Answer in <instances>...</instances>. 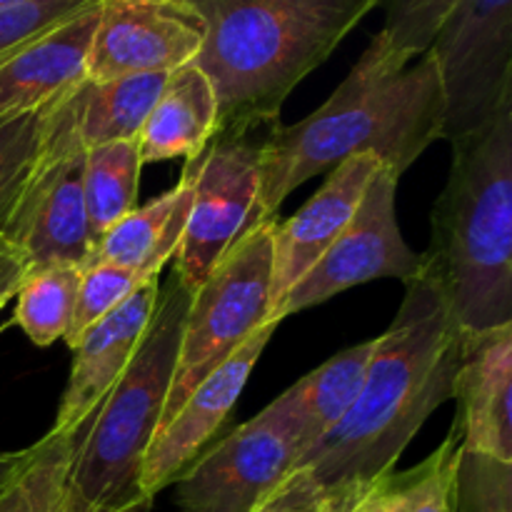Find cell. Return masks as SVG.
Wrapping results in <instances>:
<instances>
[{"instance_id":"cell-34","label":"cell","mask_w":512,"mask_h":512,"mask_svg":"<svg viewBox=\"0 0 512 512\" xmlns=\"http://www.w3.org/2000/svg\"><path fill=\"white\" fill-rule=\"evenodd\" d=\"M23 475H20V480L13 485V488H8L3 495H0V512H30L28 488H25Z\"/></svg>"},{"instance_id":"cell-1","label":"cell","mask_w":512,"mask_h":512,"mask_svg":"<svg viewBox=\"0 0 512 512\" xmlns=\"http://www.w3.org/2000/svg\"><path fill=\"white\" fill-rule=\"evenodd\" d=\"M460 333L438 273L405 283L390 328L375 338L358 398L345 418L298 460L330 512H343L360 490L395 470L425 420L453 398Z\"/></svg>"},{"instance_id":"cell-5","label":"cell","mask_w":512,"mask_h":512,"mask_svg":"<svg viewBox=\"0 0 512 512\" xmlns=\"http://www.w3.org/2000/svg\"><path fill=\"white\" fill-rule=\"evenodd\" d=\"M193 293L170 278L118 383L80 428L68 465V490L85 510H118L143 500V460L160 428Z\"/></svg>"},{"instance_id":"cell-22","label":"cell","mask_w":512,"mask_h":512,"mask_svg":"<svg viewBox=\"0 0 512 512\" xmlns=\"http://www.w3.org/2000/svg\"><path fill=\"white\" fill-rule=\"evenodd\" d=\"M458 453L460 438L450 428L448 438L423 463L385 473L360 490L343 512H453Z\"/></svg>"},{"instance_id":"cell-6","label":"cell","mask_w":512,"mask_h":512,"mask_svg":"<svg viewBox=\"0 0 512 512\" xmlns=\"http://www.w3.org/2000/svg\"><path fill=\"white\" fill-rule=\"evenodd\" d=\"M273 225L275 218L255 225L190 298L160 428L210 373L273 323Z\"/></svg>"},{"instance_id":"cell-18","label":"cell","mask_w":512,"mask_h":512,"mask_svg":"<svg viewBox=\"0 0 512 512\" xmlns=\"http://www.w3.org/2000/svg\"><path fill=\"white\" fill-rule=\"evenodd\" d=\"M373 345L375 338L340 350L265 408L290 435L298 460L345 418L360 393Z\"/></svg>"},{"instance_id":"cell-31","label":"cell","mask_w":512,"mask_h":512,"mask_svg":"<svg viewBox=\"0 0 512 512\" xmlns=\"http://www.w3.org/2000/svg\"><path fill=\"white\" fill-rule=\"evenodd\" d=\"M255 512H330L320 490L295 470Z\"/></svg>"},{"instance_id":"cell-21","label":"cell","mask_w":512,"mask_h":512,"mask_svg":"<svg viewBox=\"0 0 512 512\" xmlns=\"http://www.w3.org/2000/svg\"><path fill=\"white\" fill-rule=\"evenodd\" d=\"M170 75V73H168ZM168 75H128L115 80L83 78L65 93L73 128L85 150L118 140H138Z\"/></svg>"},{"instance_id":"cell-26","label":"cell","mask_w":512,"mask_h":512,"mask_svg":"<svg viewBox=\"0 0 512 512\" xmlns=\"http://www.w3.org/2000/svg\"><path fill=\"white\" fill-rule=\"evenodd\" d=\"M48 105L0 123V240L33 178L45 143Z\"/></svg>"},{"instance_id":"cell-12","label":"cell","mask_w":512,"mask_h":512,"mask_svg":"<svg viewBox=\"0 0 512 512\" xmlns=\"http://www.w3.org/2000/svg\"><path fill=\"white\" fill-rule=\"evenodd\" d=\"M203 40L205 23L193 0H100L85 78L168 75L193 63Z\"/></svg>"},{"instance_id":"cell-30","label":"cell","mask_w":512,"mask_h":512,"mask_svg":"<svg viewBox=\"0 0 512 512\" xmlns=\"http://www.w3.org/2000/svg\"><path fill=\"white\" fill-rule=\"evenodd\" d=\"M93 3L98 0H40L23 8L0 10V60L75 18Z\"/></svg>"},{"instance_id":"cell-36","label":"cell","mask_w":512,"mask_h":512,"mask_svg":"<svg viewBox=\"0 0 512 512\" xmlns=\"http://www.w3.org/2000/svg\"><path fill=\"white\" fill-rule=\"evenodd\" d=\"M5 248V243H3V240H0V250H3Z\"/></svg>"},{"instance_id":"cell-25","label":"cell","mask_w":512,"mask_h":512,"mask_svg":"<svg viewBox=\"0 0 512 512\" xmlns=\"http://www.w3.org/2000/svg\"><path fill=\"white\" fill-rule=\"evenodd\" d=\"M78 433H48L33 445V458H30L23 475L30 512H93L78 505V500L70 495L68 480H65ZM105 512H153V500L143 498L138 503L125 505V508Z\"/></svg>"},{"instance_id":"cell-14","label":"cell","mask_w":512,"mask_h":512,"mask_svg":"<svg viewBox=\"0 0 512 512\" xmlns=\"http://www.w3.org/2000/svg\"><path fill=\"white\" fill-rule=\"evenodd\" d=\"M453 400L460 448L512 463V325L460 333Z\"/></svg>"},{"instance_id":"cell-2","label":"cell","mask_w":512,"mask_h":512,"mask_svg":"<svg viewBox=\"0 0 512 512\" xmlns=\"http://www.w3.org/2000/svg\"><path fill=\"white\" fill-rule=\"evenodd\" d=\"M445 95L433 55L410 60L378 33L315 113L268 125L260 140V213L275 218L295 188L335 165L370 155L403 175L443 138Z\"/></svg>"},{"instance_id":"cell-27","label":"cell","mask_w":512,"mask_h":512,"mask_svg":"<svg viewBox=\"0 0 512 512\" xmlns=\"http://www.w3.org/2000/svg\"><path fill=\"white\" fill-rule=\"evenodd\" d=\"M145 280L150 278H143V275L133 273L128 268H120V265L90 263L88 268H83L78 295H75L73 318H70V328L65 333L68 348L78 343L85 330L93 328L108 313H113Z\"/></svg>"},{"instance_id":"cell-16","label":"cell","mask_w":512,"mask_h":512,"mask_svg":"<svg viewBox=\"0 0 512 512\" xmlns=\"http://www.w3.org/2000/svg\"><path fill=\"white\" fill-rule=\"evenodd\" d=\"M380 160L355 155L335 165L318 193L293 215L273 225V310L285 293L298 283L300 275L333 245L353 220Z\"/></svg>"},{"instance_id":"cell-24","label":"cell","mask_w":512,"mask_h":512,"mask_svg":"<svg viewBox=\"0 0 512 512\" xmlns=\"http://www.w3.org/2000/svg\"><path fill=\"white\" fill-rule=\"evenodd\" d=\"M80 268L55 265V268L25 273L15 290L13 323L40 348L65 340L73 318L75 295L80 285Z\"/></svg>"},{"instance_id":"cell-35","label":"cell","mask_w":512,"mask_h":512,"mask_svg":"<svg viewBox=\"0 0 512 512\" xmlns=\"http://www.w3.org/2000/svg\"><path fill=\"white\" fill-rule=\"evenodd\" d=\"M33 3H40V0H0V10L23 8V5H33Z\"/></svg>"},{"instance_id":"cell-11","label":"cell","mask_w":512,"mask_h":512,"mask_svg":"<svg viewBox=\"0 0 512 512\" xmlns=\"http://www.w3.org/2000/svg\"><path fill=\"white\" fill-rule=\"evenodd\" d=\"M298 448L263 410L200 453L175 480L180 512H255L295 473Z\"/></svg>"},{"instance_id":"cell-4","label":"cell","mask_w":512,"mask_h":512,"mask_svg":"<svg viewBox=\"0 0 512 512\" xmlns=\"http://www.w3.org/2000/svg\"><path fill=\"white\" fill-rule=\"evenodd\" d=\"M448 183L430 215V248L463 333L512 325V100L453 140Z\"/></svg>"},{"instance_id":"cell-13","label":"cell","mask_w":512,"mask_h":512,"mask_svg":"<svg viewBox=\"0 0 512 512\" xmlns=\"http://www.w3.org/2000/svg\"><path fill=\"white\" fill-rule=\"evenodd\" d=\"M278 323H270L248 340L238 353L230 355L215 373H210L190 398L180 405L178 413L155 433L140 473V490L153 500L160 490L173 485L200 455L203 445L218 433L228 420L230 410L238 403L255 363L273 340Z\"/></svg>"},{"instance_id":"cell-29","label":"cell","mask_w":512,"mask_h":512,"mask_svg":"<svg viewBox=\"0 0 512 512\" xmlns=\"http://www.w3.org/2000/svg\"><path fill=\"white\" fill-rule=\"evenodd\" d=\"M458 0H383L385 20L380 38L405 58L415 60L428 53L435 33Z\"/></svg>"},{"instance_id":"cell-17","label":"cell","mask_w":512,"mask_h":512,"mask_svg":"<svg viewBox=\"0 0 512 512\" xmlns=\"http://www.w3.org/2000/svg\"><path fill=\"white\" fill-rule=\"evenodd\" d=\"M100 0L0 60V123L45 108L85 78Z\"/></svg>"},{"instance_id":"cell-23","label":"cell","mask_w":512,"mask_h":512,"mask_svg":"<svg viewBox=\"0 0 512 512\" xmlns=\"http://www.w3.org/2000/svg\"><path fill=\"white\" fill-rule=\"evenodd\" d=\"M140 170L143 163L135 140H118L85 150L83 195L93 245L130 210L138 208Z\"/></svg>"},{"instance_id":"cell-28","label":"cell","mask_w":512,"mask_h":512,"mask_svg":"<svg viewBox=\"0 0 512 512\" xmlns=\"http://www.w3.org/2000/svg\"><path fill=\"white\" fill-rule=\"evenodd\" d=\"M453 512H512V463L460 448Z\"/></svg>"},{"instance_id":"cell-3","label":"cell","mask_w":512,"mask_h":512,"mask_svg":"<svg viewBox=\"0 0 512 512\" xmlns=\"http://www.w3.org/2000/svg\"><path fill=\"white\" fill-rule=\"evenodd\" d=\"M383 0H193L205 40L193 60L218 100V130L278 123L285 98Z\"/></svg>"},{"instance_id":"cell-37","label":"cell","mask_w":512,"mask_h":512,"mask_svg":"<svg viewBox=\"0 0 512 512\" xmlns=\"http://www.w3.org/2000/svg\"><path fill=\"white\" fill-rule=\"evenodd\" d=\"M175 3H188V0H175Z\"/></svg>"},{"instance_id":"cell-9","label":"cell","mask_w":512,"mask_h":512,"mask_svg":"<svg viewBox=\"0 0 512 512\" xmlns=\"http://www.w3.org/2000/svg\"><path fill=\"white\" fill-rule=\"evenodd\" d=\"M445 140L475 133L512 100V0H458L435 33Z\"/></svg>"},{"instance_id":"cell-10","label":"cell","mask_w":512,"mask_h":512,"mask_svg":"<svg viewBox=\"0 0 512 512\" xmlns=\"http://www.w3.org/2000/svg\"><path fill=\"white\" fill-rule=\"evenodd\" d=\"M398 180L395 170L380 165L353 220L315 260L313 268L305 270L298 283L280 298L273 310V323L325 303L355 285L380 278L410 283L423 270V253H415L400 233L395 215Z\"/></svg>"},{"instance_id":"cell-33","label":"cell","mask_w":512,"mask_h":512,"mask_svg":"<svg viewBox=\"0 0 512 512\" xmlns=\"http://www.w3.org/2000/svg\"><path fill=\"white\" fill-rule=\"evenodd\" d=\"M30 458H33V445L25 450H15V453H0V495L18 483Z\"/></svg>"},{"instance_id":"cell-8","label":"cell","mask_w":512,"mask_h":512,"mask_svg":"<svg viewBox=\"0 0 512 512\" xmlns=\"http://www.w3.org/2000/svg\"><path fill=\"white\" fill-rule=\"evenodd\" d=\"M260 130L215 133L185 163L193 183L188 223L175 253V278L195 293L220 260L263 220L260 213Z\"/></svg>"},{"instance_id":"cell-15","label":"cell","mask_w":512,"mask_h":512,"mask_svg":"<svg viewBox=\"0 0 512 512\" xmlns=\"http://www.w3.org/2000/svg\"><path fill=\"white\" fill-rule=\"evenodd\" d=\"M158 293L160 278L145 280L113 313L80 335L78 343L70 348L73 365L50 433L73 435L93 418L98 405L133 360L158 303Z\"/></svg>"},{"instance_id":"cell-19","label":"cell","mask_w":512,"mask_h":512,"mask_svg":"<svg viewBox=\"0 0 512 512\" xmlns=\"http://www.w3.org/2000/svg\"><path fill=\"white\" fill-rule=\"evenodd\" d=\"M218 130V100L195 63L173 70L138 135L140 163L198 158Z\"/></svg>"},{"instance_id":"cell-32","label":"cell","mask_w":512,"mask_h":512,"mask_svg":"<svg viewBox=\"0 0 512 512\" xmlns=\"http://www.w3.org/2000/svg\"><path fill=\"white\" fill-rule=\"evenodd\" d=\"M23 278H25V268L23 263H20L18 255H15L10 248L0 250V310L13 300L15 290H18V285L23 283Z\"/></svg>"},{"instance_id":"cell-20","label":"cell","mask_w":512,"mask_h":512,"mask_svg":"<svg viewBox=\"0 0 512 512\" xmlns=\"http://www.w3.org/2000/svg\"><path fill=\"white\" fill-rule=\"evenodd\" d=\"M190 203L193 183L183 173L173 190L155 198L153 203L138 205L120 223H115L93 245L90 263L120 265L143 278H160L165 265L178 253Z\"/></svg>"},{"instance_id":"cell-7","label":"cell","mask_w":512,"mask_h":512,"mask_svg":"<svg viewBox=\"0 0 512 512\" xmlns=\"http://www.w3.org/2000/svg\"><path fill=\"white\" fill-rule=\"evenodd\" d=\"M85 148L73 128L65 93L48 105L45 143L33 178L3 233L25 273L55 265L88 268L93 238L83 195Z\"/></svg>"}]
</instances>
